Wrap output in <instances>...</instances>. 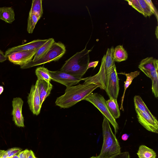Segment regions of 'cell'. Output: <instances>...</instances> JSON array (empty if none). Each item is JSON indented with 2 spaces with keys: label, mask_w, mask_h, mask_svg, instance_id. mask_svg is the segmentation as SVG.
Returning a JSON list of instances; mask_svg holds the SVG:
<instances>
[{
  "label": "cell",
  "mask_w": 158,
  "mask_h": 158,
  "mask_svg": "<svg viewBox=\"0 0 158 158\" xmlns=\"http://www.w3.org/2000/svg\"><path fill=\"white\" fill-rule=\"evenodd\" d=\"M98 86L93 83L79 84L66 87L64 94L58 97L56 105L63 108H68L86 98Z\"/></svg>",
  "instance_id": "1"
},
{
  "label": "cell",
  "mask_w": 158,
  "mask_h": 158,
  "mask_svg": "<svg viewBox=\"0 0 158 158\" xmlns=\"http://www.w3.org/2000/svg\"><path fill=\"white\" fill-rule=\"evenodd\" d=\"M90 51L85 47L77 52L65 61L60 71L77 77H82L88 70Z\"/></svg>",
  "instance_id": "2"
},
{
  "label": "cell",
  "mask_w": 158,
  "mask_h": 158,
  "mask_svg": "<svg viewBox=\"0 0 158 158\" xmlns=\"http://www.w3.org/2000/svg\"><path fill=\"white\" fill-rule=\"evenodd\" d=\"M103 142L100 158H112L121 152V147L115 135L112 132L110 123L104 116L102 123Z\"/></svg>",
  "instance_id": "3"
},
{
  "label": "cell",
  "mask_w": 158,
  "mask_h": 158,
  "mask_svg": "<svg viewBox=\"0 0 158 158\" xmlns=\"http://www.w3.org/2000/svg\"><path fill=\"white\" fill-rule=\"evenodd\" d=\"M66 48L64 44L60 42L53 43L49 50L38 60H31L26 64L20 66L22 69L29 68L52 61H57L65 53Z\"/></svg>",
  "instance_id": "4"
},
{
  "label": "cell",
  "mask_w": 158,
  "mask_h": 158,
  "mask_svg": "<svg viewBox=\"0 0 158 158\" xmlns=\"http://www.w3.org/2000/svg\"><path fill=\"white\" fill-rule=\"evenodd\" d=\"M92 104L102 113L112 125L114 129L115 135L119 129L116 120L111 115L106 105L104 97L98 93H92L85 99Z\"/></svg>",
  "instance_id": "5"
},
{
  "label": "cell",
  "mask_w": 158,
  "mask_h": 158,
  "mask_svg": "<svg viewBox=\"0 0 158 158\" xmlns=\"http://www.w3.org/2000/svg\"><path fill=\"white\" fill-rule=\"evenodd\" d=\"M119 89V79L114 65L111 69L107 77L105 90L109 98L117 99Z\"/></svg>",
  "instance_id": "6"
},
{
  "label": "cell",
  "mask_w": 158,
  "mask_h": 158,
  "mask_svg": "<svg viewBox=\"0 0 158 158\" xmlns=\"http://www.w3.org/2000/svg\"><path fill=\"white\" fill-rule=\"evenodd\" d=\"M49 72L51 80L62 84L66 87L75 85L84 79V78L77 77L60 70H49Z\"/></svg>",
  "instance_id": "7"
},
{
  "label": "cell",
  "mask_w": 158,
  "mask_h": 158,
  "mask_svg": "<svg viewBox=\"0 0 158 158\" xmlns=\"http://www.w3.org/2000/svg\"><path fill=\"white\" fill-rule=\"evenodd\" d=\"M139 123L148 131L156 133H158V122L152 114L135 109Z\"/></svg>",
  "instance_id": "8"
},
{
  "label": "cell",
  "mask_w": 158,
  "mask_h": 158,
  "mask_svg": "<svg viewBox=\"0 0 158 158\" xmlns=\"http://www.w3.org/2000/svg\"><path fill=\"white\" fill-rule=\"evenodd\" d=\"M37 50H32L13 52L9 55L7 57L10 62L21 66L31 61Z\"/></svg>",
  "instance_id": "9"
},
{
  "label": "cell",
  "mask_w": 158,
  "mask_h": 158,
  "mask_svg": "<svg viewBox=\"0 0 158 158\" xmlns=\"http://www.w3.org/2000/svg\"><path fill=\"white\" fill-rule=\"evenodd\" d=\"M27 102L30 110L33 114L37 115L40 114L41 107L37 82L32 85L27 97Z\"/></svg>",
  "instance_id": "10"
},
{
  "label": "cell",
  "mask_w": 158,
  "mask_h": 158,
  "mask_svg": "<svg viewBox=\"0 0 158 158\" xmlns=\"http://www.w3.org/2000/svg\"><path fill=\"white\" fill-rule=\"evenodd\" d=\"M48 39L34 40L28 43L15 46L7 49L5 55L7 57L11 53L20 51L38 50L47 41Z\"/></svg>",
  "instance_id": "11"
},
{
  "label": "cell",
  "mask_w": 158,
  "mask_h": 158,
  "mask_svg": "<svg viewBox=\"0 0 158 158\" xmlns=\"http://www.w3.org/2000/svg\"><path fill=\"white\" fill-rule=\"evenodd\" d=\"M23 102L22 99L19 97L14 98L12 101L13 120L15 124L19 127H24V118L22 114Z\"/></svg>",
  "instance_id": "12"
},
{
  "label": "cell",
  "mask_w": 158,
  "mask_h": 158,
  "mask_svg": "<svg viewBox=\"0 0 158 158\" xmlns=\"http://www.w3.org/2000/svg\"><path fill=\"white\" fill-rule=\"evenodd\" d=\"M37 82L41 104L42 105L46 98L51 93L53 85L50 82L38 79Z\"/></svg>",
  "instance_id": "13"
},
{
  "label": "cell",
  "mask_w": 158,
  "mask_h": 158,
  "mask_svg": "<svg viewBox=\"0 0 158 158\" xmlns=\"http://www.w3.org/2000/svg\"><path fill=\"white\" fill-rule=\"evenodd\" d=\"M158 65V61L157 59L152 57H147L141 60L138 68L147 76L150 78L151 69Z\"/></svg>",
  "instance_id": "14"
},
{
  "label": "cell",
  "mask_w": 158,
  "mask_h": 158,
  "mask_svg": "<svg viewBox=\"0 0 158 158\" xmlns=\"http://www.w3.org/2000/svg\"><path fill=\"white\" fill-rule=\"evenodd\" d=\"M0 19L9 23H12L15 20V13L11 7H0Z\"/></svg>",
  "instance_id": "15"
},
{
  "label": "cell",
  "mask_w": 158,
  "mask_h": 158,
  "mask_svg": "<svg viewBox=\"0 0 158 158\" xmlns=\"http://www.w3.org/2000/svg\"><path fill=\"white\" fill-rule=\"evenodd\" d=\"M106 103L109 112L114 118L115 119L118 118L120 112L117 99L110 98L106 101Z\"/></svg>",
  "instance_id": "16"
},
{
  "label": "cell",
  "mask_w": 158,
  "mask_h": 158,
  "mask_svg": "<svg viewBox=\"0 0 158 158\" xmlns=\"http://www.w3.org/2000/svg\"><path fill=\"white\" fill-rule=\"evenodd\" d=\"M54 42L53 38L48 39L47 41L37 50L31 61H35L40 58L49 50Z\"/></svg>",
  "instance_id": "17"
},
{
  "label": "cell",
  "mask_w": 158,
  "mask_h": 158,
  "mask_svg": "<svg viewBox=\"0 0 158 158\" xmlns=\"http://www.w3.org/2000/svg\"><path fill=\"white\" fill-rule=\"evenodd\" d=\"M140 71L137 70L129 73H121H121L125 75L127 77L126 81H125L124 82V89L123 92V93L120 108V109L122 110L123 111H124V109L123 107V103L125 91L128 88L129 85L131 84V83L133 79H134L137 76L139 75L140 74Z\"/></svg>",
  "instance_id": "18"
},
{
  "label": "cell",
  "mask_w": 158,
  "mask_h": 158,
  "mask_svg": "<svg viewBox=\"0 0 158 158\" xmlns=\"http://www.w3.org/2000/svg\"><path fill=\"white\" fill-rule=\"evenodd\" d=\"M158 65L152 68L150 70V78L152 81V90L155 97H158Z\"/></svg>",
  "instance_id": "19"
},
{
  "label": "cell",
  "mask_w": 158,
  "mask_h": 158,
  "mask_svg": "<svg viewBox=\"0 0 158 158\" xmlns=\"http://www.w3.org/2000/svg\"><path fill=\"white\" fill-rule=\"evenodd\" d=\"M137 154L139 158H156V156L153 150L144 145L139 147Z\"/></svg>",
  "instance_id": "20"
},
{
  "label": "cell",
  "mask_w": 158,
  "mask_h": 158,
  "mask_svg": "<svg viewBox=\"0 0 158 158\" xmlns=\"http://www.w3.org/2000/svg\"><path fill=\"white\" fill-rule=\"evenodd\" d=\"M114 61L120 62L127 60L128 54L123 45L117 46L114 49Z\"/></svg>",
  "instance_id": "21"
},
{
  "label": "cell",
  "mask_w": 158,
  "mask_h": 158,
  "mask_svg": "<svg viewBox=\"0 0 158 158\" xmlns=\"http://www.w3.org/2000/svg\"><path fill=\"white\" fill-rule=\"evenodd\" d=\"M114 49L113 47L108 48L106 54L105 55L104 64L105 67L109 71H110L115 65L113 55Z\"/></svg>",
  "instance_id": "22"
},
{
  "label": "cell",
  "mask_w": 158,
  "mask_h": 158,
  "mask_svg": "<svg viewBox=\"0 0 158 158\" xmlns=\"http://www.w3.org/2000/svg\"><path fill=\"white\" fill-rule=\"evenodd\" d=\"M35 73L38 79L44 80L48 82H50L51 77L47 68L43 67L37 68L35 70Z\"/></svg>",
  "instance_id": "23"
},
{
  "label": "cell",
  "mask_w": 158,
  "mask_h": 158,
  "mask_svg": "<svg viewBox=\"0 0 158 158\" xmlns=\"http://www.w3.org/2000/svg\"><path fill=\"white\" fill-rule=\"evenodd\" d=\"M41 0H33L29 14H34L39 16L40 18L43 14Z\"/></svg>",
  "instance_id": "24"
},
{
  "label": "cell",
  "mask_w": 158,
  "mask_h": 158,
  "mask_svg": "<svg viewBox=\"0 0 158 158\" xmlns=\"http://www.w3.org/2000/svg\"><path fill=\"white\" fill-rule=\"evenodd\" d=\"M134 101L135 109L152 114L140 96L135 95L134 98Z\"/></svg>",
  "instance_id": "25"
},
{
  "label": "cell",
  "mask_w": 158,
  "mask_h": 158,
  "mask_svg": "<svg viewBox=\"0 0 158 158\" xmlns=\"http://www.w3.org/2000/svg\"><path fill=\"white\" fill-rule=\"evenodd\" d=\"M40 19L39 16L36 14H29L27 28V31L29 33H32L36 23Z\"/></svg>",
  "instance_id": "26"
},
{
  "label": "cell",
  "mask_w": 158,
  "mask_h": 158,
  "mask_svg": "<svg viewBox=\"0 0 158 158\" xmlns=\"http://www.w3.org/2000/svg\"><path fill=\"white\" fill-rule=\"evenodd\" d=\"M145 15V17H150L154 13L148 4L145 0H138Z\"/></svg>",
  "instance_id": "27"
},
{
  "label": "cell",
  "mask_w": 158,
  "mask_h": 158,
  "mask_svg": "<svg viewBox=\"0 0 158 158\" xmlns=\"http://www.w3.org/2000/svg\"><path fill=\"white\" fill-rule=\"evenodd\" d=\"M128 2L129 4L133 8L142 14L145 17L144 14L140 6L138 0H126Z\"/></svg>",
  "instance_id": "28"
},
{
  "label": "cell",
  "mask_w": 158,
  "mask_h": 158,
  "mask_svg": "<svg viewBox=\"0 0 158 158\" xmlns=\"http://www.w3.org/2000/svg\"><path fill=\"white\" fill-rule=\"evenodd\" d=\"M112 158H130V157L128 152H121L119 154Z\"/></svg>",
  "instance_id": "29"
},
{
  "label": "cell",
  "mask_w": 158,
  "mask_h": 158,
  "mask_svg": "<svg viewBox=\"0 0 158 158\" xmlns=\"http://www.w3.org/2000/svg\"><path fill=\"white\" fill-rule=\"evenodd\" d=\"M22 149L18 148H13V150L8 156V158H10L15 155L18 154L22 150Z\"/></svg>",
  "instance_id": "30"
},
{
  "label": "cell",
  "mask_w": 158,
  "mask_h": 158,
  "mask_svg": "<svg viewBox=\"0 0 158 158\" xmlns=\"http://www.w3.org/2000/svg\"><path fill=\"white\" fill-rule=\"evenodd\" d=\"M145 1L147 2L148 4L150 7L151 9L153 11L154 14H155L156 15V18L157 19V13L156 11V10H155V8L154 7V6L152 2V1L151 0H145Z\"/></svg>",
  "instance_id": "31"
},
{
  "label": "cell",
  "mask_w": 158,
  "mask_h": 158,
  "mask_svg": "<svg viewBox=\"0 0 158 158\" xmlns=\"http://www.w3.org/2000/svg\"><path fill=\"white\" fill-rule=\"evenodd\" d=\"M29 150L26 149L24 150L21 151L18 154L19 158H27L28 152Z\"/></svg>",
  "instance_id": "32"
},
{
  "label": "cell",
  "mask_w": 158,
  "mask_h": 158,
  "mask_svg": "<svg viewBox=\"0 0 158 158\" xmlns=\"http://www.w3.org/2000/svg\"><path fill=\"white\" fill-rule=\"evenodd\" d=\"M7 57L6 56L3 52L0 49V62H2L7 59Z\"/></svg>",
  "instance_id": "33"
},
{
  "label": "cell",
  "mask_w": 158,
  "mask_h": 158,
  "mask_svg": "<svg viewBox=\"0 0 158 158\" xmlns=\"http://www.w3.org/2000/svg\"><path fill=\"white\" fill-rule=\"evenodd\" d=\"M98 62V61H96L89 62L87 68L88 69L91 67H93L94 68H95L97 65Z\"/></svg>",
  "instance_id": "34"
},
{
  "label": "cell",
  "mask_w": 158,
  "mask_h": 158,
  "mask_svg": "<svg viewBox=\"0 0 158 158\" xmlns=\"http://www.w3.org/2000/svg\"><path fill=\"white\" fill-rule=\"evenodd\" d=\"M33 152L31 150L28 151L27 158H36Z\"/></svg>",
  "instance_id": "35"
},
{
  "label": "cell",
  "mask_w": 158,
  "mask_h": 158,
  "mask_svg": "<svg viewBox=\"0 0 158 158\" xmlns=\"http://www.w3.org/2000/svg\"><path fill=\"white\" fill-rule=\"evenodd\" d=\"M129 136V135L125 133L123 134L121 137L123 141L127 140Z\"/></svg>",
  "instance_id": "36"
},
{
  "label": "cell",
  "mask_w": 158,
  "mask_h": 158,
  "mask_svg": "<svg viewBox=\"0 0 158 158\" xmlns=\"http://www.w3.org/2000/svg\"><path fill=\"white\" fill-rule=\"evenodd\" d=\"M10 158H19L18 156V154L15 155Z\"/></svg>",
  "instance_id": "37"
},
{
  "label": "cell",
  "mask_w": 158,
  "mask_h": 158,
  "mask_svg": "<svg viewBox=\"0 0 158 158\" xmlns=\"http://www.w3.org/2000/svg\"><path fill=\"white\" fill-rule=\"evenodd\" d=\"M3 87L0 86V94L3 92Z\"/></svg>",
  "instance_id": "38"
},
{
  "label": "cell",
  "mask_w": 158,
  "mask_h": 158,
  "mask_svg": "<svg viewBox=\"0 0 158 158\" xmlns=\"http://www.w3.org/2000/svg\"><path fill=\"white\" fill-rule=\"evenodd\" d=\"M89 158H100L98 156H92Z\"/></svg>",
  "instance_id": "39"
},
{
  "label": "cell",
  "mask_w": 158,
  "mask_h": 158,
  "mask_svg": "<svg viewBox=\"0 0 158 158\" xmlns=\"http://www.w3.org/2000/svg\"><path fill=\"white\" fill-rule=\"evenodd\" d=\"M36 158H37L36 157Z\"/></svg>",
  "instance_id": "40"
}]
</instances>
